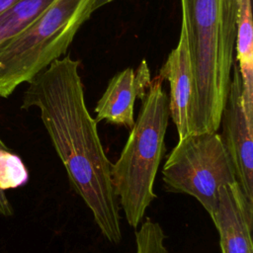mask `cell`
Wrapping results in <instances>:
<instances>
[{
  "instance_id": "obj_13",
  "label": "cell",
  "mask_w": 253,
  "mask_h": 253,
  "mask_svg": "<svg viewBox=\"0 0 253 253\" xmlns=\"http://www.w3.org/2000/svg\"><path fill=\"white\" fill-rule=\"evenodd\" d=\"M165 239L161 225L146 219L135 231V253H168Z\"/></svg>"
},
{
  "instance_id": "obj_7",
  "label": "cell",
  "mask_w": 253,
  "mask_h": 253,
  "mask_svg": "<svg viewBox=\"0 0 253 253\" xmlns=\"http://www.w3.org/2000/svg\"><path fill=\"white\" fill-rule=\"evenodd\" d=\"M151 81L150 70L145 59H142L134 70L127 67L111 78L102 97L95 107L96 122L130 129L134 124V103L141 99Z\"/></svg>"
},
{
  "instance_id": "obj_6",
  "label": "cell",
  "mask_w": 253,
  "mask_h": 253,
  "mask_svg": "<svg viewBox=\"0 0 253 253\" xmlns=\"http://www.w3.org/2000/svg\"><path fill=\"white\" fill-rule=\"evenodd\" d=\"M220 134L234 166L237 182L253 208V122L246 115L242 100L241 76L233 62L229 91L222 111Z\"/></svg>"
},
{
  "instance_id": "obj_3",
  "label": "cell",
  "mask_w": 253,
  "mask_h": 253,
  "mask_svg": "<svg viewBox=\"0 0 253 253\" xmlns=\"http://www.w3.org/2000/svg\"><path fill=\"white\" fill-rule=\"evenodd\" d=\"M136 120L120 157L111 165L114 193L128 225L137 228L156 199L154 181L165 155V134L170 113L163 79L157 75L140 99Z\"/></svg>"
},
{
  "instance_id": "obj_4",
  "label": "cell",
  "mask_w": 253,
  "mask_h": 253,
  "mask_svg": "<svg viewBox=\"0 0 253 253\" xmlns=\"http://www.w3.org/2000/svg\"><path fill=\"white\" fill-rule=\"evenodd\" d=\"M96 0H55L27 29L0 43V97L64 55Z\"/></svg>"
},
{
  "instance_id": "obj_16",
  "label": "cell",
  "mask_w": 253,
  "mask_h": 253,
  "mask_svg": "<svg viewBox=\"0 0 253 253\" xmlns=\"http://www.w3.org/2000/svg\"><path fill=\"white\" fill-rule=\"evenodd\" d=\"M116 0H96L95 1V5H94V8H95V11L101 7H104L105 5L109 4V3H112Z\"/></svg>"
},
{
  "instance_id": "obj_1",
  "label": "cell",
  "mask_w": 253,
  "mask_h": 253,
  "mask_svg": "<svg viewBox=\"0 0 253 253\" xmlns=\"http://www.w3.org/2000/svg\"><path fill=\"white\" fill-rule=\"evenodd\" d=\"M80 61L69 55L52 61L28 82L22 109L38 108L69 183L92 212L103 236L122 241L121 214L111 181V161L90 115L79 74Z\"/></svg>"
},
{
  "instance_id": "obj_14",
  "label": "cell",
  "mask_w": 253,
  "mask_h": 253,
  "mask_svg": "<svg viewBox=\"0 0 253 253\" xmlns=\"http://www.w3.org/2000/svg\"><path fill=\"white\" fill-rule=\"evenodd\" d=\"M6 146L5 143L1 140L0 138V148ZM0 214L4 216H11L13 214V209L12 206L10 205L5 192L0 190Z\"/></svg>"
},
{
  "instance_id": "obj_9",
  "label": "cell",
  "mask_w": 253,
  "mask_h": 253,
  "mask_svg": "<svg viewBox=\"0 0 253 253\" xmlns=\"http://www.w3.org/2000/svg\"><path fill=\"white\" fill-rule=\"evenodd\" d=\"M159 76L169 83V113L180 138L189 132V109L193 92V73L183 25L175 48L168 54L160 68Z\"/></svg>"
},
{
  "instance_id": "obj_15",
  "label": "cell",
  "mask_w": 253,
  "mask_h": 253,
  "mask_svg": "<svg viewBox=\"0 0 253 253\" xmlns=\"http://www.w3.org/2000/svg\"><path fill=\"white\" fill-rule=\"evenodd\" d=\"M16 0H0V13L11 6Z\"/></svg>"
},
{
  "instance_id": "obj_2",
  "label": "cell",
  "mask_w": 253,
  "mask_h": 253,
  "mask_svg": "<svg viewBox=\"0 0 253 253\" xmlns=\"http://www.w3.org/2000/svg\"><path fill=\"white\" fill-rule=\"evenodd\" d=\"M180 1L193 73L189 132H215L231 80L238 0Z\"/></svg>"
},
{
  "instance_id": "obj_10",
  "label": "cell",
  "mask_w": 253,
  "mask_h": 253,
  "mask_svg": "<svg viewBox=\"0 0 253 253\" xmlns=\"http://www.w3.org/2000/svg\"><path fill=\"white\" fill-rule=\"evenodd\" d=\"M236 63L241 76L242 100L246 115L253 122V23L251 0H238L236 19Z\"/></svg>"
},
{
  "instance_id": "obj_8",
  "label": "cell",
  "mask_w": 253,
  "mask_h": 253,
  "mask_svg": "<svg viewBox=\"0 0 253 253\" xmlns=\"http://www.w3.org/2000/svg\"><path fill=\"white\" fill-rule=\"evenodd\" d=\"M211 218L218 232L221 253H253V208L238 183L219 189Z\"/></svg>"
},
{
  "instance_id": "obj_12",
  "label": "cell",
  "mask_w": 253,
  "mask_h": 253,
  "mask_svg": "<svg viewBox=\"0 0 253 253\" xmlns=\"http://www.w3.org/2000/svg\"><path fill=\"white\" fill-rule=\"evenodd\" d=\"M29 172L21 157L7 146L0 148V190L16 189L27 184Z\"/></svg>"
},
{
  "instance_id": "obj_11",
  "label": "cell",
  "mask_w": 253,
  "mask_h": 253,
  "mask_svg": "<svg viewBox=\"0 0 253 253\" xmlns=\"http://www.w3.org/2000/svg\"><path fill=\"white\" fill-rule=\"evenodd\" d=\"M55 0H16L0 13V43L17 36Z\"/></svg>"
},
{
  "instance_id": "obj_5",
  "label": "cell",
  "mask_w": 253,
  "mask_h": 253,
  "mask_svg": "<svg viewBox=\"0 0 253 253\" xmlns=\"http://www.w3.org/2000/svg\"><path fill=\"white\" fill-rule=\"evenodd\" d=\"M162 180L167 192L192 196L210 216L217 206L219 189L238 183L217 131L189 133L180 138L163 165Z\"/></svg>"
}]
</instances>
